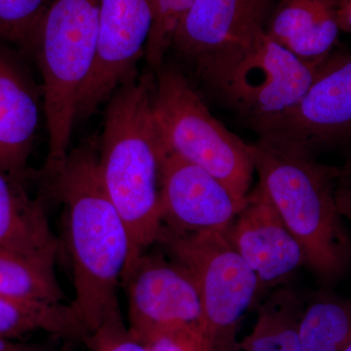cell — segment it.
<instances>
[{
    "mask_svg": "<svg viewBox=\"0 0 351 351\" xmlns=\"http://www.w3.org/2000/svg\"><path fill=\"white\" fill-rule=\"evenodd\" d=\"M45 182L64 205L75 293L71 304L87 335L105 323L123 321L117 290L130 257V239L101 180L99 141L88 138L73 149Z\"/></svg>",
    "mask_w": 351,
    "mask_h": 351,
    "instance_id": "6da1fadb",
    "label": "cell"
},
{
    "mask_svg": "<svg viewBox=\"0 0 351 351\" xmlns=\"http://www.w3.org/2000/svg\"><path fill=\"white\" fill-rule=\"evenodd\" d=\"M154 91L152 73L137 75L119 87L108 100L99 143L101 180L130 239L125 270L157 242L162 228Z\"/></svg>",
    "mask_w": 351,
    "mask_h": 351,
    "instance_id": "7a4b0ae2",
    "label": "cell"
},
{
    "mask_svg": "<svg viewBox=\"0 0 351 351\" xmlns=\"http://www.w3.org/2000/svg\"><path fill=\"white\" fill-rule=\"evenodd\" d=\"M101 0H49L25 52L40 71L44 117L49 136L39 174L52 179L69 154L76 108L96 58Z\"/></svg>",
    "mask_w": 351,
    "mask_h": 351,
    "instance_id": "3957f363",
    "label": "cell"
},
{
    "mask_svg": "<svg viewBox=\"0 0 351 351\" xmlns=\"http://www.w3.org/2000/svg\"><path fill=\"white\" fill-rule=\"evenodd\" d=\"M260 182L289 230L301 245L306 265L332 280L351 258V241L335 196L337 168L311 157L250 145Z\"/></svg>",
    "mask_w": 351,
    "mask_h": 351,
    "instance_id": "277c9868",
    "label": "cell"
},
{
    "mask_svg": "<svg viewBox=\"0 0 351 351\" xmlns=\"http://www.w3.org/2000/svg\"><path fill=\"white\" fill-rule=\"evenodd\" d=\"M154 115L163 149L206 170L246 202L255 172L250 145L212 114L178 66L154 71Z\"/></svg>",
    "mask_w": 351,
    "mask_h": 351,
    "instance_id": "5b68a950",
    "label": "cell"
},
{
    "mask_svg": "<svg viewBox=\"0 0 351 351\" xmlns=\"http://www.w3.org/2000/svg\"><path fill=\"white\" fill-rule=\"evenodd\" d=\"M157 242L165 246L195 284L205 351H237L240 322L256 304L258 283L255 272L223 232H178L162 226Z\"/></svg>",
    "mask_w": 351,
    "mask_h": 351,
    "instance_id": "8992f818",
    "label": "cell"
},
{
    "mask_svg": "<svg viewBox=\"0 0 351 351\" xmlns=\"http://www.w3.org/2000/svg\"><path fill=\"white\" fill-rule=\"evenodd\" d=\"M319 68L302 63L263 31L210 91L254 131L294 108Z\"/></svg>",
    "mask_w": 351,
    "mask_h": 351,
    "instance_id": "52a82bcc",
    "label": "cell"
},
{
    "mask_svg": "<svg viewBox=\"0 0 351 351\" xmlns=\"http://www.w3.org/2000/svg\"><path fill=\"white\" fill-rule=\"evenodd\" d=\"M276 0H195L176 32L172 48L211 90L258 34Z\"/></svg>",
    "mask_w": 351,
    "mask_h": 351,
    "instance_id": "ba28073f",
    "label": "cell"
},
{
    "mask_svg": "<svg viewBox=\"0 0 351 351\" xmlns=\"http://www.w3.org/2000/svg\"><path fill=\"white\" fill-rule=\"evenodd\" d=\"M254 132L262 144L311 158L351 138V53H332L302 100Z\"/></svg>",
    "mask_w": 351,
    "mask_h": 351,
    "instance_id": "9c48e42d",
    "label": "cell"
},
{
    "mask_svg": "<svg viewBox=\"0 0 351 351\" xmlns=\"http://www.w3.org/2000/svg\"><path fill=\"white\" fill-rule=\"evenodd\" d=\"M129 332L140 341L158 332L197 330L201 304L191 274L160 255L143 254L124 271ZM201 336V335H200Z\"/></svg>",
    "mask_w": 351,
    "mask_h": 351,
    "instance_id": "30bf717a",
    "label": "cell"
},
{
    "mask_svg": "<svg viewBox=\"0 0 351 351\" xmlns=\"http://www.w3.org/2000/svg\"><path fill=\"white\" fill-rule=\"evenodd\" d=\"M152 0H101L93 69L82 88L76 119L84 121L138 75L152 27Z\"/></svg>",
    "mask_w": 351,
    "mask_h": 351,
    "instance_id": "8fae6325",
    "label": "cell"
},
{
    "mask_svg": "<svg viewBox=\"0 0 351 351\" xmlns=\"http://www.w3.org/2000/svg\"><path fill=\"white\" fill-rule=\"evenodd\" d=\"M247 202V201H246ZM246 202L206 170L160 145L162 226L178 232L226 233Z\"/></svg>",
    "mask_w": 351,
    "mask_h": 351,
    "instance_id": "7c38bea8",
    "label": "cell"
},
{
    "mask_svg": "<svg viewBox=\"0 0 351 351\" xmlns=\"http://www.w3.org/2000/svg\"><path fill=\"white\" fill-rule=\"evenodd\" d=\"M226 235L257 276L256 302L267 289L281 285L306 265L301 245L260 184L250 191L246 204Z\"/></svg>",
    "mask_w": 351,
    "mask_h": 351,
    "instance_id": "4fadbf2b",
    "label": "cell"
},
{
    "mask_svg": "<svg viewBox=\"0 0 351 351\" xmlns=\"http://www.w3.org/2000/svg\"><path fill=\"white\" fill-rule=\"evenodd\" d=\"M43 113L41 86L20 53L0 43V171L25 182Z\"/></svg>",
    "mask_w": 351,
    "mask_h": 351,
    "instance_id": "5bb4252c",
    "label": "cell"
},
{
    "mask_svg": "<svg viewBox=\"0 0 351 351\" xmlns=\"http://www.w3.org/2000/svg\"><path fill=\"white\" fill-rule=\"evenodd\" d=\"M265 32L302 63L318 68L341 32L338 0H276Z\"/></svg>",
    "mask_w": 351,
    "mask_h": 351,
    "instance_id": "9a60e30c",
    "label": "cell"
},
{
    "mask_svg": "<svg viewBox=\"0 0 351 351\" xmlns=\"http://www.w3.org/2000/svg\"><path fill=\"white\" fill-rule=\"evenodd\" d=\"M0 249L54 265L62 243L52 232L45 203L24 182L0 171Z\"/></svg>",
    "mask_w": 351,
    "mask_h": 351,
    "instance_id": "2e32d148",
    "label": "cell"
},
{
    "mask_svg": "<svg viewBox=\"0 0 351 351\" xmlns=\"http://www.w3.org/2000/svg\"><path fill=\"white\" fill-rule=\"evenodd\" d=\"M304 308L293 289H276L258 307L255 326L237 351H302L300 327Z\"/></svg>",
    "mask_w": 351,
    "mask_h": 351,
    "instance_id": "e0dca14e",
    "label": "cell"
},
{
    "mask_svg": "<svg viewBox=\"0 0 351 351\" xmlns=\"http://www.w3.org/2000/svg\"><path fill=\"white\" fill-rule=\"evenodd\" d=\"M36 332L83 341L87 336L71 304H39L0 294V338L15 341Z\"/></svg>",
    "mask_w": 351,
    "mask_h": 351,
    "instance_id": "ac0fdd59",
    "label": "cell"
},
{
    "mask_svg": "<svg viewBox=\"0 0 351 351\" xmlns=\"http://www.w3.org/2000/svg\"><path fill=\"white\" fill-rule=\"evenodd\" d=\"M0 294L20 301L61 304L68 300L55 265L0 249Z\"/></svg>",
    "mask_w": 351,
    "mask_h": 351,
    "instance_id": "d6986e66",
    "label": "cell"
},
{
    "mask_svg": "<svg viewBox=\"0 0 351 351\" xmlns=\"http://www.w3.org/2000/svg\"><path fill=\"white\" fill-rule=\"evenodd\" d=\"M302 351H341L351 343V299L321 297L306 306L301 327Z\"/></svg>",
    "mask_w": 351,
    "mask_h": 351,
    "instance_id": "ffe728a7",
    "label": "cell"
},
{
    "mask_svg": "<svg viewBox=\"0 0 351 351\" xmlns=\"http://www.w3.org/2000/svg\"><path fill=\"white\" fill-rule=\"evenodd\" d=\"M195 0H152V27L147 48L145 60L152 71L164 64L169 53L178 27L189 12Z\"/></svg>",
    "mask_w": 351,
    "mask_h": 351,
    "instance_id": "44dd1931",
    "label": "cell"
},
{
    "mask_svg": "<svg viewBox=\"0 0 351 351\" xmlns=\"http://www.w3.org/2000/svg\"><path fill=\"white\" fill-rule=\"evenodd\" d=\"M49 0H0V43L25 50Z\"/></svg>",
    "mask_w": 351,
    "mask_h": 351,
    "instance_id": "7402d4cb",
    "label": "cell"
},
{
    "mask_svg": "<svg viewBox=\"0 0 351 351\" xmlns=\"http://www.w3.org/2000/svg\"><path fill=\"white\" fill-rule=\"evenodd\" d=\"M84 341L89 351H151L132 336L123 321L105 323L88 334Z\"/></svg>",
    "mask_w": 351,
    "mask_h": 351,
    "instance_id": "603a6c76",
    "label": "cell"
},
{
    "mask_svg": "<svg viewBox=\"0 0 351 351\" xmlns=\"http://www.w3.org/2000/svg\"><path fill=\"white\" fill-rule=\"evenodd\" d=\"M151 351H205L197 330L158 332L143 341Z\"/></svg>",
    "mask_w": 351,
    "mask_h": 351,
    "instance_id": "cb8c5ba5",
    "label": "cell"
},
{
    "mask_svg": "<svg viewBox=\"0 0 351 351\" xmlns=\"http://www.w3.org/2000/svg\"><path fill=\"white\" fill-rule=\"evenodd\" d=\"M335 196L339 214L351 223V158L343 167L337 168Z\"/></svg>",
    "mask_w": 351,
    "mask_h": 351,
    "instance_id": "d4e9b609",
    "label": "cell"
},
{
    "mask_svg": "<svg viewBox=\"0 0 351 351\" xmlns=\"http://www.w3.org/2000/svg\"><path fill=\"white\" fill-rule=\"evenodd\" d=\"M338 19L341 31L351 34V0H338Z\"/></svg>",
    "mask_w": 351,
    "mask_h": 351,
    "instance_id": "484cf974",
    "label": "cell"
},
{
    "mask_svg": "<svg viewBox=\"0 0 351 351\" xmlns=\"http://www.w3.org/2000/svg\"><path fill=\"white\" fill-rule=\"evenodd\" d=\"M0 351H39L31 346L21 345L14 341L0 338Z\"/></svg>",
    "mask_w": 351,
    "mask_h": 351,
    "instance_id": "4316f807",
    "label": "cell"
},
{
    "mask_svg": "<svg viewBox=\"0 0 351 351\" xmlns=\"http://www.w3.org/2000/svg\"><path fill=\"white\" fill-rule=\"evenodd\" d=\"M341 351H351V343H350V345L346 346V348H343V350Z\"/></svg>",
    "mask_w": 351,
    "mask_h": 351,
    "instance_id": "83f0119b",
    "label": "cell"
}]
</instances>
